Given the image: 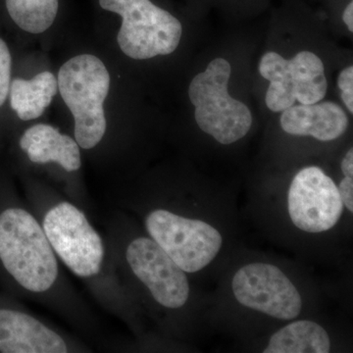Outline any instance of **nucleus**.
<instances>
[{"label": "nucleus", "instance_id": "1", "mask_svg": "<svg viewBox=\"0 0 353 353\" xmlns=\"http://www.w3.org/2000/svg\"><path fill=\"white\" fill-rule=\"evenodd\" d=\"M0 288L57 306L64 296L59 261L34 211L0 190ZM58 307V306H57Z\"/></svg>", "mask_w": 353, "mask_h": 353}, {"label": "nucleus", "instance_id": "2", "mask_svg": "<svg viewBox=\"0 0 353 353\" xmlns=\"http://www.w3.org/2000/svg\"><path fill=\"white\" fill-rule=\"evenodd\" d=\"M31 199L32 210L58 261L114 310L117 270L110 248L101 234L74 202L64 199Z\"/></svg>", "mask_w": 353, "mask_h": 353}, {"label": "nucleus", "instance_id": "3", "mask_svg": "<svg viewBox=\"0 0 353 353\" xmlns=\"http://www.w3.org/2000/svg\"><path fill=\"white\" fill-rule=\"evenodd\" d=\"M57 83L75 120L77 143L83 150H92L101 143L108 129L103 109L110 88L108 68L94 55H78L60 68Z\"/></svg>", "mask_w": 353, "mask_h": 353}, {"label": "nucleus", "instance_id": "4", "mask_svg": "<svg viewBox=\"0 0 353 353\" xmlns=\"http://www.w3.org/2000/svg\"><path fill=\"white\" fill-rule=\"evenodd\" d=\"M108 243L116 268L124 269L143 285L157 305L178 310L187 304L190 294L187 273L150 236H134L123 243L110 238Z\"/></svg>", "mask_w": 353, "mask_h": 353}, {"label": "nucleus", "instance_id": "5", "mask_svg": "<svg viewBox=\"0 0 353 353\" xmlns=\"http://www.w3.org/2000/svg\"><path fill=\"white\" fill-rule=\"evenodd\" d=\"M231 74V64L224 58H216L205 71L192 79L189 88L197 125L222 145H231L245 137L253 121L248 106L228 92Z\"/></svg>", "mask_w": 353, "mask_h": 353}, {"label": "nucleus", "instance_id": "6", "mask_svg": "<svg viewBox=\"0 0 353 353\" xmlns=\"http://www.w3.org/2000/svg\"><path fill=\"white\" fill-rule=\"evenodd\" d=\"M101 8L122 17L117 41L121 50L136 60L173 53L182 39L180 21L150 0H99Z\"/></svg>", "mask_w": 353, "mask_h": 353}, {"label": "nucleus", "instance_id": "7", "mask_svg": "<svg viewBox=\"0 0 353 353\" xmlns=\"http://www.w3.org/2000/svg\"><path fill=\"white\" fill-rule=\"evenodd\" d=\"M145 228L148 236L185 273H196L205 268L223 245L222 234L214 227L168 208L148 211Z\"/></svg>", "mask_w": 353, "mask_h": 353}, {"label": "nucleus", "instance_id": "8", "mask_svg": "<svg viewBox=\"0 0 353 353\" xmlns=\"http://www.w3.org/2000/svg\"><path fill=\"white\" fill-rule=\"evenodd\" d=\"M259 72L270 82L265 102L273 112H283L296 101L313 104L326 97L328 83L324 64L310 51H301L290 60L267 52L260 61Z\"/></svg>", "mask_w": 353, "mask_h": 353}, {"label": "nucleus", "instance_id": "9", "mask_svg": "<svg viewBox=\"0 0 353 353\" xmlns=\"http://www.w3.org/2000/svg\"><path fill=\"white\" fill-rule=\"evenodd\" d=\"M232 290L238 303L276 319L301 314L303 299L289 277L273 264L255 262L234 274Z\"/></svg>", "mask_w": 353, "mask_h": 353}, {"label": "nucleus", "instance_id": "10", "mask_svg": "<svg viewBox=\"0 0 353 353\" xmlns=\"http://www.w3.org/2000/svg\"><path fill=\"white\" fill-rule=\"evenodd\" d=\"M288 211L297 229L317 234L338 224L343 204L334 181L319 167L309 166L292 179L288 194Z\"/></svg>", "mask_w": 353, "mask_h": 353}, {"label": "nucleus", "instance_id": "11", "mask_svg": "<svg viewBox=\"0 0 353 353\" xmlns=\"http://www.w3.org/2000/svg\"><path fill=\"white\" fill-rule=\"evenodd\" d=\"M77 352L72 341L48 324L0 296V352Z\"/></svg>", "mask_w": 353, "mask_h": 353}, {"label": "nucleus", "instance_id": "12", "mask_svg": "<svg viewBox=\"0 0 353 353\" xmlns=\"http://www.w3.org/2000/svg\"><path fill=\"white\" fill-rule=\"evenodd\" d=\"M280 123L288 134L331 141L347 131L348 118L339 104L319 101L290 106L283 111Z\"/></svg>", "mask_w": 353, "mask_h": 353}, {"label": "nucleus", "instance_id": "13", "mask_svg": "<svg viewBox=\"0 0 353 353\" xmlns=\"http://www.w3.org/2000/svg\"><path fill=\"white\" fill-rule=\"evenodd\" d=\"M19 145L32 163H55L67 173L82 167L81 148L75 139L61 134L51 125L37 124L26 130Z\"/></svg>", "mask_w": 353, "mask_h": 353}, {"label": "nucleus", "instance_id": "14", "mask_svg": "<svg viewBox=\"0 0 353 353\" xmlns=\"http://www.w3.org/2000/svg\"><path fill=\"white\" fill-rule=\"evenodd\" d=\"M57 77L50 72L39 73L32 80L15 79L11 83V108L23 121L37 119L43 115L57 94Z\"/></svg>", "mask_w": 353, "mask_h": 353}, {"label": "nucleus", "instance_id": "15", "mask_svg": "<svg viewBox=\"0 0 353 353\" xmlns=\"http://www.w3.org/2000/svg\"><path fill=\"white\" fill-rule=\"evenodd\" d=\"M331 340L326 330L310 320H299L279 330L264 353H328Z\"/></svg>", "mask_w": 353, "mask_h": 353}, {"label": "nucleus", "instance_id": "16", "mask_svg": "<svg viewBox=\"0 0 353 353\" xmlns=\"http://www.w3.org/2000/svg\"><path fill=\"white\" fill-rule=\"evenodd\" d=\"M6 7L18 27L31 34H41L57 18L58 0H6Z\"/></svg>", "mask_w": 353, "mask_h": 353}, {"label": "nucleus", "instance_id": "17", "mask_svg": "<svg viewBox=\"0 0 353 353\" xmlns=\"http://www.w3.org/2000/svg\"><path fill=\"white\" fill-rule=\"evenodd\" d=\"M11 64L8 46L0 39V106L3 105L10 90Z\"/></svg>", "mask_w": 353, "mask_h": 353}, {"label": "nucleus", "instance_id": "18", "mask_svg": "<svg viewBox=\"0 0 353 353\" xmlns=\"http://www.w3.org/2000/svg\"><path fill=\"white\" fill-rule=\"evenodd\" d=\"M338 85L341 92V99L350 113H353V67L348 66L341 72Z\"/></svg>", "mask_w": 353, "mask_h": 353}, {"label": "nucleus", "instance_id": "19", "mask_svg": "<svg viewBox=\"0 0 353 353\" xmlns=\"http://www.w3.org/2000/svg\"><path fill=\"white\" fill-rule=\"evenodd\" d=\"M341 202L343 206L350 211V213L353 212V179L352 176H345L341 181L340 185L338 187Z\"/></svg>", "mask_w": 353, "mask_h": 353}, {"label": "nucleus", "instance_id": "20", "mask_svg": "<svg viewBox=\"0 0 353 353\" xmlns=\"http://www.w3.org/2000/svg\"><path fill=\"white\" fill-rule=\"evenodd\" d=\"M341 171L345 176H353V150L350 148L341 164Z\"/></svg>", "mask_w": 353, "mask_h": 353}, {"label": "nucleus", "instance_id": "21", "mask_svg": "<svg viewBox=\"0 0 353 353\" xmlns=\"http://www.w3.org/2000/svg\"><path fill=\"white\" fill-rule=\"evenodd\" d=\"M343 22L345 23V25L347 26V29L350 30V32H353V2H350V4L345 8V10L343 11Z\"/></svg>", "mask_w": 353, "mask_h": 353}]
</instances>
